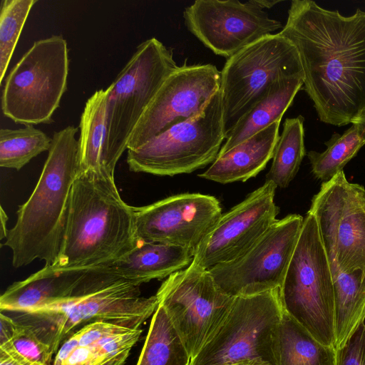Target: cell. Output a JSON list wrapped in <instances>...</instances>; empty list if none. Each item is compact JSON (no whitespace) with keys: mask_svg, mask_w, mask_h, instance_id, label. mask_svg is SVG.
<instances>
[{"mask_svg":"<svg viewBox=\"0 0 365 365\" xmlns=\"http://www.w3.org/2000/svg\"><path fill=\"white\" fill-rule=\"evenodd\" d=\"M155 295L141 296L140 286L115 279L80 295L13 318L29 328L56 355L62 343L81 327L95 322L140 329L156 311Z\"/></svg>","mask_w":365,"mask_h":365,"instance_id":"277c9868","label":"cell"},{"mask_svg":"<svg viewBox=\"0 0 365 365\" xmlns=\"http://www.w3.org/2000/svg\"><path fill=\"white\" fill-rule=\"evenodd\" d=\"M304 117L287 118L266 176L277 187H287L296 176L305 155Z\"/></svg>","mask_w":365,"mask_h":365,"instance_id":"4316f807","label":"cell"},{"mask_svg":"<svg viewBox=\"0 0 365 365\" xmlns=\"http://www.w3.org/2000/svg\"><path fill=\"white\" fill-rule=\"evenodd\" d=\"M283 312L279 288L234 297L223 322L190 365H224L246 359L272 365L273 343Z\"/></svg>","mask_w":365,"mask_h":365,"instance_id":"30bf717a","label":"cell"},{"mask_svg":"<svg viewBox=\"0 0 365 365\" xmlns=\"http://www.w3.org/2000/svg\"><path fill=\"white\" fill-rule=\"evenodd\" d=\"M138 240L175 245L195 252L221 217L219 200L200 193L170 196L135 207Z\"/></svg>","mask_w":365,"mask_h":365,"instance_id":"2e32d148","label":"cell"},{"mask_svg":"<svg viewBox=\"0 0 365 365\" xmlns=\"http://www.w3.org/2000/svg\"><path fill=\"white\" fill-rule=\"evenodd\" d=\"M351 123L358 125L361 128L365 138V106L354 118Z\"/></svg>","mask_w":365,"mask_h":365,"instance_id":"d590c367","label":"cell"},{"mask_svg":"<svg viewBox=\"0 0 365 365\" xmlns=\"http://www.w3.org/2000/svg\"><path fill=\"white\" fill-rule=\"evenodd\" d=\"M51 138L32 125L19 129L0 130V166L5 168H22L31 159L48 151Z\"/></svg>","mask_w":365,"mask_h":365,"instance_id":"f1b7e54d","label":"cell"},{"mask_svg":"<svg viewBox=\"0 0 365 365\" xmlns=\"http://www.w3.org/2000/svg\"><path fill=\"white\" fill-rule=\"evenodd\" d=\"M138 241L135 207L121 198L114 178L91 171L78 173L53 265L61 269L104 265L128 253Z\"/></svg>","mask_w":365,"mask_h":365,"instance_id":"7a4b0ae2","label":"cell"},{"mask_svg":"<svg viewBox=\"0 0 365 365\" xmlns=\"http://www.w3.org/2000/svg\"><path fill=\"white\" fill-rule=\"evenodd\" d=\"M272 365H336V350L318 341L284 310L274 339Z\"/></svg>","mask_w":365,"mask_h":365,"instance_id":"7402d4cb","label":"cell"},{"mask_svg":"<svg viewBox=\"0 0 365 365\" xmlns=\"http://www.w3.org/2000/svg\"><path fill=\"white\" fill-rule=\"evenodd\" d=\"M88 269H61L53 264L45 265L6 289L0 297L1 312H34L71 298L78 292Z\"/></svg>","mask_w":365,"mask_h":365,"instance_id":"ac0fdd59","label":"cell"},{"mask_svg":"<svg viewBox=\"0 0 365 365\" xmlns=\"http://www.w3.org/2000/svg\"><path fill=\"white\" fill-rule=\"evenodd\" d=\"M37 0H2L0 9V83L31 8Z\"/></svg>","mask_w":365,"mask_h":365,"instance_id":"f546056e","label":"cell"},{"mask_svg":"<svg viewBox=\"0 0 365 365\" xmlns=\"http://www.w3.org/2000/svg\"><path fill=\"white\" fill-rule=\"evenodd\" d=\"M0 365H36L24 356L14 349L11 343L0 346Z\"/></svg>","mask_w":365,"mask_h":365,"instance_id":"d6a6232c","label":"cell"},{"mask_svg":"<svg viewBox=\"0 0 365 365\" xmlns=\"http://www.w3.org/2000/svg\"><path fill=\"white\" fill-rule=\"evenodd\" d=\"M185 25L204 46L227 58L283 28L252 0H197L183 11Z\"/></svg>","mask_w":365,"mask_h":365,"instance_id":"9a60e30c","label":"cell"},{"mask_svg":"<svg viewBox=\"0 0 365 365\" xmlns=\"http://www.w3.org/2000/svg\"><path fill=\"white\" fill-rule=\"evenodd\" d=\"M155 296L191 361L217 331L234 299L220 289L208 269L193 263L166 278Z\"/></svg>","mask_w":365,"mask_h":365,"instance_id":"8fae6325","label":"cell"},{"mask_svg":"<svg viewBox=\"0 0 365 365\" xmlns=\"http://www.w3.org/2000/svg\"><path fill=\"white\" fill-rule=\"evenodd\" d=\"M336 365H365V323L336 351Z\"/></svg>","mask_w":365,"mask_h":365,"instance_id":"1f68e13d","label":"cell"},{"mask_svg":"<svg viewBox=\"0 0 365 365\" xmlns=\"http://www.w3.org/2000/svg\"><path fill=\"white\" fill-rule=\"evenodd\" d=\"M142 331L141 328L130 329L88 345H79L75 332L62 343L53 365H101L125 350H131Z\"/></svg>","mask_w":365,"mask_h":365,"instance_id":"484cf974","label":"cell"},{"mask_svg":"<svg viewBox=\"0 0 365 365\" xmlns=\"http://www.w3.org/2000/svg\"><path fill=\"white\" fill-rule=\"evenodd\" d=\"M280 121H277L217 156L210 168L198 176L221 184L245 182L255 177L272 158L279 139Z\"/></svg>","mask_w":365,"mask_h":365,"instance_id":"ffe728a7","label":"cell"},{"mask_svg":"<svg viewBox=\"0 0 365 365\" xmlns=\"http://www.w3.org/2000/svg\"><path fill=\"white\" fill-rule=\"evenodd\" d=\"M315 217L332 277L365 272V187L344 170L323 182L309 210Z\"/></svg>","mask_w":365,"mask_h":365,"instance_id":"7c38bea8","label":"cell"},{"mask_svg":"<svg viewBox=\"0 0 365 365\" xmlns=\"http://www.w3.org/2000/svg\"><path fill=\"white\" fill-rule=\"evenodd\" d=\"M195 252L181 247L138 240L133 249L118 259L101 265L116 277L140 286L168 278L187 267Z\"/></svg>","mask_w":365,"mask_h":365,"instance_id":"d6986e66","label":"cell"},{"mask_svg":"<svg viewBox=\"0 0 365 365\" xmlns=\"http://www.w3.org/2000/svg\"><path fill=\"white\" fill-rule=\"evenodd\" d=\"M0 346L11 343L17 329V322L2 312L0 313Z\"/></svg>","mask_w":365,"mask_h":365,"instance_id":"836d02e7","label":"cell"},{"mask_svg":"<svg viewBox=\"0 0 365 365\" xmlns=\"http://www.w3.org/2000/svg\"><path fill=\"white\" fill-rule=\"evenodd\" d=\"M327 149L322 153L311 150L307 153L314 176L323 182L334 177L365 145L361 128L354 124L342 135L334 133L324 143Z\"/></svg>","mask_w":365,"mask_h":365,"instance_id":"83f0119b","label":"cell"},{"mask_svg":"<svg viewBox=\"0 0 365 365\" xmlns=\"http://www.w3.org/2000/svg\"><path fill=\"white\" fill-rule=\"evenodd\" d=\"M178 67L173 51L156 38L140 43L107 88L105 163L114 177L116 164L128 149L130 135L163 82Z\"/></svg>","mask_w":365,"mask_h":365,"instance_id":"8992f818","label":"cell"},{"mask_svg":"<svg viewBox=\"0 0 365 365\" xmlns=\"http://www.w3.org/2000/svg\"><path fill=\"white\" fill-rule=\"evenodd\" d=\"M11 343L22 356L36 365H53V353L50 346L29 328L18 323Z\"/></svg>","mask_w":365,"mask_h":365,"instance_id":"4dcf8cb0","label":"cell"},{"mask_svg":"<svg viewBox=\"0 0 365 365\" xmlns=\"http://www.w3.org/2000/svg\"><path fill=\"white\" fill-rule=\"evenodd\" d=\"M304 218L297 214L277 220L239 257L209 269L224 293L250 296L280 288L296 247Z\"/></svg>","mask_w":365,"mask_h":365,"instance_id":"4fadbf2b","label":"cell"},{"mask_svg":"<svg viewBox=\"0 0 365 365\" xmlns=\"http://www.w3.org/2000/svg\"><path fill=\"white\" fill-rule=\"evenodd\" d=\"M186 61L166 78L148 104L130 135L128 149L199 115L220 90V71L215 65H187Z\"/></svg>","mask_w":365,"mask_h":365,"instance_id":"5bb4252c","label":"cell"},{"mask_svg":"<svg viewBox=\"0 0 365 365\" xmlns=\"http://www.w3.org/2000/svg\"><path fill=\"white\" fill-rule=\"evenodd\" d=\"M130 350H125L101 365H123L126 361Z\"/></svg>","mask_w":365,"mask_h":365,"instance_id":"e575fe53","label":"cell"},{"mask_svg":"<svg viewBox=\"0 0 365 365\" xmlns=\"http://www.w3.org/2000/svg\"><path fill=\"white\" fill-rule=\"evenodd\" d=\"M302 76L295 46L279 33L267 35L227 58L220 71L222 127L230 130L273 81Z\"/></svg>","mask_w":365,"mask_h":365,"instance_id":"9c48e42d","label":"cell"},{"mask_svg":"<svg viewBox=\"0 0 365 365\" xmlns=\"http://www.w3.org/2000/svg\"><path fill=\"white\" fill-rule=\"evenodd\" d=\"M255 4H256L260 9L264 10L273 7L275 4L280 3V0H252Z\"/></svg>","mask_w":365,"mask_h":365,"instance_id":"8d00e7d4","label":"cell"},{"mask_svg":"<svg viewBox=\"0 0 365 365\" xmlns=\"http://www.w3.org/2000/svg\"><path fill=\"white\" fill-rule=\"evenodd\" d=\"M297 48L303 89L319 120L351 123L365 106V11L349 16L311 0H293L279 32Z\"/></svg>","mask_w":365,"mask_h":365,"instance_id":"6da1fadb","label":"cell"},{"mask_svg":"<svg viewBox=\"0 0 365 365\" xmlns=\"http://www.w3.org/2000/svg\"><path fill=\"white\" fill-rule=\"evenodd\" d=\"M8 217L4 210L3 207H1V239L6 238L9 230L6 229V222Z\"/></svg>","mask_w":365,"mask_h":365,"instance_id":"74e56055","label":"cell"},{"mask_svg":"<svg viewBox=\"0 0 365 365\" xmlns=\"http://www.w3.org/2000/svg\"><path fill=\"white\" fill-rule=\"evenodd\" d=\"M224 365H271L269 363L259 359H246Z\"/></svg>","mask_w":365,"mask_h":365,"instance_id":"f35d334b","label":"cell"},{"mask_svg":"<svg viewBox=\"0 0 365 365\" xmlns=\"http://www.w3.org/2000/svg\"><path fill=\"white\" fill-rule=\"evenodd\" d=\"M277 186L265 182L221 215L195 250L192 263L209 269L232 261L250 248L277 220Z\"/></svg>","mask_w":365,"mask_h":365,"instance_id":"e0dca14e","label":"cell"},{"mask_svg":"<svg viewBox=\"0 0 365 365\" xmlns=\"http://www.w3.org/2000/svg\"><path fill=\"white\" fill-rule=\"evenodd\" d=\"M108 90L96 91L86 101L80 120L78 173L91 171L109 178L105 163Z\"/></svg>","mask_w":365,"mask_h":365,"instance_id":"603a6c76","label":"cell"},{"mask_svg":"<svg viewBox=\"0 0 365 365\" xmlns=\"http://www.w3.org/2000/svg\"><path fill=\"white\" fill-rule=\"evenodd\" d=\"M304 85V78L294 76L273 81L239 119L230 130L218 156L281 119Z\"/></svg>","mask_w":365,"mask_h":365,"instance_id":"44dd1931","label":"cell"},{"mask_svg":"<svg viewBox=\"0 0 365 365\" xmlns=\"http://www.w3.org/2000/svg\"><path fill=\"white\" fill-rule=\"evenodd\" d=\"M226 139L220 90L203 112L127 150V163L135 173L160 176L190 173L212 163Z\"/></svg>","mask_w":365,"mask_h":365,"instance_id":"ba28073f","label":"cell"},{"mask_svg":"<svg viewBox=\"0 0 365 365\" xmlns=\"http://www.w3.org/2000/svg\"><path fill=\"white\" fill-rule=\"evenodd\" d=\"M67 42L53 35L35 41L5 79L1 109L16 123H51L67 90Z\"/></svg>","mask_w":365,"mask_h":365,"instance_id":"52a82bcc","label":"cell"},{"mask_svg":"<svg viewBox=\"0 0 365 365\" xmlns=\"http://www.w3.org/2000/svg\"><path fill=\"white\" fill-rule=\"evenodd\" d=\"M190 362L165 310L158 304L136 365H190Z\"/></svg>","mask_w":365,"mask_h":365,"instance_id":"d4e9b609","label":"cell"},{"mask_svg":"<svg viewBox=\"0 0 365 365\" xmlns=\"http://www.w3.org/2000/svg\"><path fill=\"white\" fill-rule=\"evenodd\" d=\"M78 128L68 125L55 132L38 182L29 199L19 206L5 246L19 268L36 259L46 265L58 258L68 216L71 192L78 174Z\"/></svg>","mask_w":365,"mask_h":365,"instance_id":"3957f363","label":"cell"},{"mask_svg":"<svg viewBox=\"0 0 365 365\" xmlns=\"http://www.w3.org/2000/svg\"><path fill=\"white\" fill-rule=\"evenodd\" d=\"M279 294L288 314L318 341L334 348V281L316 218L309 211L304 218Z\"/></svg>","mask_w":365,"mask_h":365,"instance_id":"5b68a950","label":"cell"},{"mask_svg":"<svg viewBox=\"0 0 365 365\" xmlns=\"http://www.w3.org/2000/svg\"><path fill=\"white\" fill-rule=\"evenodd\" d=\"M334 288V348H342L365 323V272H343L333 277Z\"/></svg>","mask_w":365,"mask_h":365,"instance_id":"cb8c5ba5","label":"cell"}]
</instances>
